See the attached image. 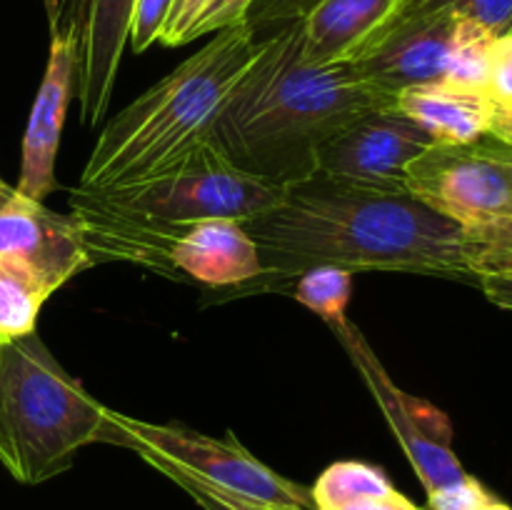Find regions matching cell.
<instances>
[{"mask_svg": "<svg viewBox=\"0 0 512 510\" xmlns=\"http://www.w3.org/2000/svg\"><path fill=\"white\" fill-rule=\"evenodd\" d=\"M243 228L258 245L265 288L315 265L478 283L465 263L463 225L420 203L405 185L313 173L285 185L280 203Z\"/></svg>", "mask_w": 512, "mask_h": 510, "instance_id": "1", "label": "cell"}, {"mask_svg": "<svg viewBox=\"0 0 512 510\" xmlns=\"http://www.w3.org/2000/svg\"><path fill=\"white\" fill-rule=\"evenodd\" d=\"M390 108L350 60L310 63L303 20H293L263 38L205 143L260 183L285 188L318 173V150L333 135Z\"/></svg>", "mask_w": 512, "mask_h": 510, "instance_id": "2", "label": "cell"}, {"mask_svg": "<svg viewBox=\"0 0 512 510\" xmlns=\"http://www.w3.org/2000/svg\"><path fill=\"white\" fill-rule=\"evenodd\" d=\"M283 198L230 165L210 143H200L180 163L155 178L118 190H70V215L78 223L90 260H128L165 275V255L190 225L210 218L245 223Z\"/></svg>", "mask_w": 512, "mask_h": 510, "instance_id": "3", "label": "cell"}, {"mask_svg": "<svg viewBox=\"0 0 512 510\" xmlns=\"http://www.w3.org/2000/svg\"><path fill=\"white\" fill-rule=\"evenodd\" d=\"M260 45L263 38L245 20L215 33L208 45L108 120L75 188L85 193L128 188L180 163L205 143Z\"/></svg>", "mask_w": 512, "mask_h": 510, "instance_id": "4", "label": "cell"}, {"mask_svg": "<svg viewBox=\"0 0 512 510\" xmlns=\"http://www.w3.org/2000/svg\"><path fill=\"white\" fill-rule=\"evenodd\" d=\"M100 405L45 348L38 333L0 343V463L18 483L38 485L98 443Z\"/></svg>", "mask_w": 512, "mask_h": 510, "instance_id": "5", "label": "cell"}, {"mask_svg": "<svg viewBox=\"0 0 512 510\" xmlns=\"http://www.w3.org/2000/svg\"><path fill=\"white\" fill-rule=\"evenodd\" d=\"M98 443L130 448L150 465H168L203 488L273 510H313L310 490L275 473L240 445L190 430L180 423H148L105 408Z\"/></svg>", "mask_w": 512, "mask_h": 510, "instance_id": "6", "label": "cell"}, {"mask_svg": "<svg viewBox=\"0 0 512 510\" xmlns=\"http://www.w3.org/2000/svg\"><path fill=\"white\" fill-rule=\"evenodd\" d=\"M410 195L468 225L512 213V148L483 135L473 143H433L405 168Z\"/></svg>", "mask_w": 512, "mask_h": 510, "instance_id": "7", "label": "cell"}, {"mask_svg": "<svg viewBox=\"0 0 512 510\" xmlns=\"http://www.w3.org/2000/svg\"><path fill=\"white\" fill-rule=\"evenodd\" d=\"M330 330L348 353L363 383L368 385L375 403L383 410L390 430L398 438L403 453L408 455L425 493H440L468 478L470 473H465L463 463L453 450V425L448 415L428 400L405 393L383 368L358 325L345 318L330 323Z\"/></svg>", "mask_w": 512, "mask_h": 510, "instance_id": "8", "label": "cell"}, {"mask_svg": "<svg viewBox=\"0 0 512 510\" xmlns=\"http://www.w3.org/2000/svg\"><path fill=\"white\" fill-rule=\"evenodd\" d=\"M480 30L485 28L455 13H395L350 63L393 103L400 90L450 80L460 53Z\"/></svg>", "mask_w": 512, "mask_h": 510, "instance_id": "9", "label": "cell"}, {"mask_svg": "<svg viewBox=\"0 0 512 510\" xmlns=\"http://www.w3.org/2000/svg\"><path fill=\"white\" fill-rule=\"evenodd\" d=\"M83 23L78 15L60 28L50 15V53L40 80L38 95L30 108L28 128L23 138V163L15 188L33 200H43L55 188V158L68 113L73 85L80 73V48H83Z\"/></svg>", "mask_w": 512, "mask_h": 510, "instance_id": "10", "label": "cell"}, {"mask_svg": "<svg viewBox=\"0 0 512 510\" xmlns=\"http://www.w3.org/2000/svg\"><path fill=\"white\" fill-rule=\"evenodd\" d=\"M0 258L28 265L53 293L93 268L73 215L53 213L8 183H0Z\"/></svg>", "mask_w": 512, "mask_h": 510, "instance_id": "11", "label": "cell"}, {"mask_svg": "<svg viewBox=\"0 0 512 510\" xmlns=\"http://www.w3.org/2000/svg\"><path fill=\"white\" fill-rule=\"evenodd\" d=\"M433 140L393 110H370L320 145L318 173L363 183L403 185L405 168Z\"/></svg>", "mask_w": 512, "mask_h": 510, "instance_id": "12", "label": "cell"}, {"mask_svg": "<svg viewBox=\"0 0 512 510\" xmlns=\"http://www.w3.org/2000/svg\"><path fill=\"white\" fill-rule=\"evenodd\" d=\"M165 275L190 280L213 288L255 283L263 275V263L255 240L243 223L228 218H210L190 225L173 240L165 255Z\"/></svg>", "mask_w": 512, "mask_h": 510, "instance_id": "13", "label": "cell"}, {"mask_svg": "<svg viewBox=\"0 0 512 510\" xmlns=\"http://www.w3.org/2000/svg\"><path fill=\"white\" fill-rule=\"evenodd\" d=\"M135 0H90L80 48V120L98 125L108 113L120 58L130 40Z\"/></svg>", "mask_w": 512, "mask_h": 510, "instance_id": "14", "label": "cell"}, {"mask_svg": "<svg viewBox=\"0 0 512 510\" xmlns=\"http://www.w3.org/2000/svg\"><path fill=\"white\" fill-rule=\"evenodd\" d=\"M390 110L413 120L433 143H473L488 135L490 88L453 80L413 85L395 95Z\"/></svg>", "mask_w": 512, "mask_h": 510, "instance_id": "15", "label": "cell"}, {"mask_svg": "<svg viewBox=\"0 0 512 510\" xmlns=\"http://www.w3.org/2000/svg\"><path fill=\"white\" fill-rule=\"evenodd\" d=\"M398 5L400 0H320L303 18V55L320 65L350 60Z\"/></svg>", "mask_w": 512, "mask_h": 510, "instance_id": "16", "label": "cell"}, {"mask_svg": "<svg viewBox=\"0 0 512 510\" xmlns=\"http://www.w3.org/2000/svg\"><path fill=\"white\" fill-rule=\"evenodd\" d=\"M313 510H425L405 498L383 468L363 460H340L310 488Z\"/></svg>", "mask_w": 512, "mask_h": 510, "instance_id": "17", "label": "cell"}, {"mask_svg": "<svg viewBox=\"0 0 512 510\" xmlns=\"http://www.w3.org/2000/svg\"><path fill=\"white\" fill-rule=\"evenodd\" d=\"M53 288L18 260L0 258V343L35 333L38 313Z\"/></svg>", "mask_w": 512, "mask_h": 510, "instance_id": "18", "label": "cell"}, {"mask_svg": "<svg viewBox=\"0 0 512 510\" xmlns=\"http://www.w3.org/2000/svg\"><path fill=\"white\" fill-rule=\"evenodd\" d=\"M463 255L478 283L512 273V213L463 228Z\"/></svg>", "mask_w": 512, "mask_h": 510, "instance_id": "19", "label": "cell"}, {"mask_svg": "<svg viewBox=\"0 0 512 510\" xmlns=\"http://www.w3.org/2000/svg\"><path fill=\"white\" fill-rule=\"evenodd\" d=\"M293 295L328 325L338 323L345 320V310L353 295V273L335 265H315L293 280Z\"/></svg>", "mask_w": 512, "mask_h": 510, "instance_id": "20", "label": "cell"}, {"mask_svg": "<svg viewBox=\"0 0 512 510\" xmlns=\"http://www.w3.org/2000/svg\"><path fill=\"white\" fill-rule=\"evenodd\" d=\"M250 5H253V0H208L205 8L198 13V18L183 33L178 45L190 43L195 38H203V35H215L220 30L230 28V25L243 23Z\"/></svg>", "mask_w": 512, "mask_h": 510, "instance_id": "21", "label": "cell"}, {"mask_svg": "<svg viewBox=\"0 0 512 510\" xmlns=\"http://www.w3.org/2000/svg\"><path fill=\"white\" fill-rule=\"evenodd\" d=\"M318 3L320 0H253L245 13V23L260 35L263 30H278L280 25L303 20Z\"/></svg>", "mask_w": 512, "mask_h": 510, "instance_id": "22", "label": "cell"}, {"mask_svg": "<svg viewBox=\"0 0 512 510\" xmlns=\"http://www.w3.org/2000/svg\"><path fill=\"white\" fill-rule=\"evenodd\" d=\"M170 8L173 0H135L133 25H130V45L135 53H143L155 40H160Z\"/></svg>", "mask_w": 512, "mask_h": 510, "instance_id": "23", "label": "cell"}, {"mask_svg": "<svg viewBox=\"0 0 512 510\" xmlns=\"http://www.w3.org/2000/svg\"><path fill=\"white\" fill-rule=\"evenodd\" d=\"M490 503H493V495L473 475L460 480L458 485L428 495V510H488Z\"/></svg>", "mask_w": 512, "mask_h": 510, "instance_id": "24", "label": "cell"}, {"mask_svg": "<svg viewBox=\"0 0 512 510\" xmlns=\"http://www.w3.org/2000/svg\"><path fill=\"white\" fill-rule=\"evenodd\" d=\"M490 90L503 95H512V30L495 35L490 43Z\"/></svg>", "mask_w": 512, "mask_h": 510, "instance_id": "25", "label": "cell"}, {"mask_svg": "<svg viewBox=\"0 0 512 510\" xmlns=\"http://www.w3.org/2000/svg\"><path fill=\"white\" fill-rule=\"evenodd\" d=\"M488 135L512 148V95H503L490 90V115Z\"/></svg>", "mask_w": 512, "mask_h": 510, "instance_id": "26", "label": "cell"}, {"mask_svg": "<svg viewBox=\"0 0 512 510\" xmlns=\"http://www.w3.org/2000/svg\"><path fill=\"white\" fill-rule=\"evenodd\" d=\"M478 285L483 288L485 298H488L490 303H495L498 308L512 310V273L483 278Z\"/></svg>", "mask_w": 512, "mask_h": 510, "instance_id": "27", "label": "cell"}, {"mask_svg": "<svg viewBox=\"0 0 512 510\" xmlns=\"http://www.w3.org/2000/svg\"><path fill=\"white\" fill-rule=\"evenodd\" d=\"M205 3H208V0H188V3H185V8H183V13H180V18L175 20L173 28L165 30V33L160 35V43L178 45L180 38H183L185 30L190 28V23H193V20L198 18L200 10L205 8Z\"/></svg>", "mask_w": 512, "mask_h": 510, "instance_id": "28", "label": "cell"}, {"mask_svg": "<svg viewBox=\"0 0 512 510\" xmlns=\"http://www.w3.org/2000/svg\"><path fill=\"white\" fill-rule=\"evenodd\" d=\"M488 510H512L508 503H503V500H498V498H493V503L488 505Z\"/></svg>", "mask_w": 512, "mask_h": 510, "instance_id": "29", "label": "cell"}, {"mask_svg": "<svg viewBox=\"0 0 512 510\" xmlns=\"http://www.w3.org/2000/svg\"><path fill=\"white\" fill-rule=\"evenodd\" d=\"M48 3H50V5H53V0H48Z\"/></svg>", "mask_w": 512, "mask_h": 510, "instance_id": "30", "label": "cell"}, {"mask_svg": "<svg viewBox=\"0 0 512 510\" xmlns=\"http://www.w3.org/2000/svg\"><path fill=\"white\" fill-rule=\"evenodd\" d=\"M0 183H5V180H3V178H0Z\"/></svg>", "mask_w": 512, "mask_h": 510, "instance_id": "31", "label": "cell"}, {"mask_svg": "<svg viewBox=\"0 0 512 510\" xmlns=\"http://www.w3.org/2000/svg\"><path fill=\"white\" fill-rule=\"evenodd\" d=\"M425 510H428V508H425Z\"/></svg>", "mask_w": 512, "mask_h": 510, "instance_id": "32", "label": "cell"}]
</instances>
